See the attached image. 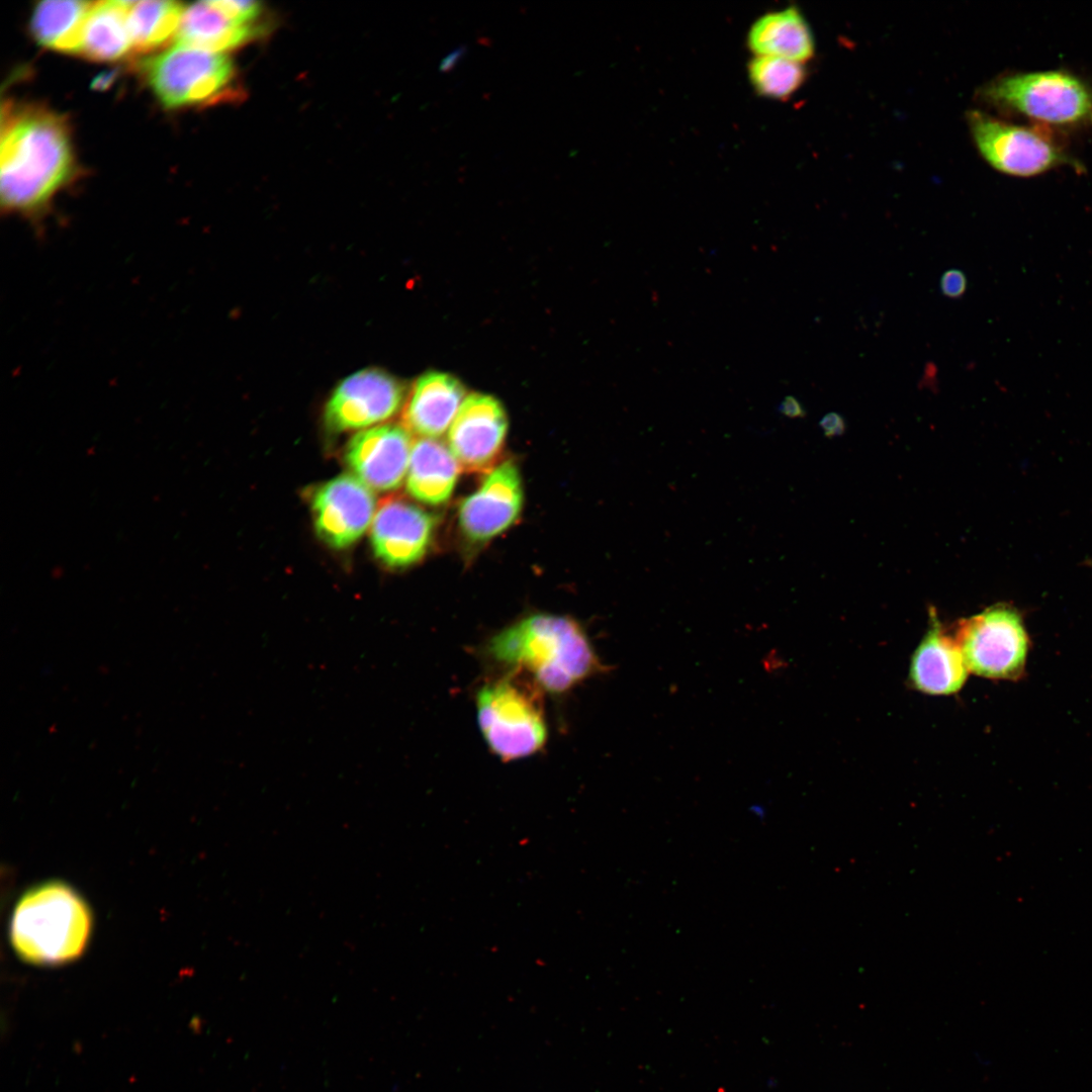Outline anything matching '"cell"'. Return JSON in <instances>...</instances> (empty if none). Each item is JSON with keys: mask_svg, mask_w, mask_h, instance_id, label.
Masks as SVG:
<instances>
[{"mask_svg": "<svg viewBox=\"0 0 1092 1092\" xmlns=\"http://www.w3.org/2000/svg\"><path fill=\"white\" fill-rule=\"evenodd\" d=\"M0 155L2 208L26 216L40 214L74 171L67 122L40 106L3 105Z\"/></svg>", "mask_w": 1092, "mask_h": 1092, "instance_id": "1", "label": "cell"}, {"mask_svg": "<svg viewBox=\"0 0 1092 1092\" xmlns=\"http://www.w3.org/2000/svg\"><path fill=\"white\" fill-rule=\"evenodd\" d=\"M484 650L493 663L521 669L556 695L607 670L582 626L568 616H527L494 634Z\"/></svg>", "mask_w": 1092, "mask_h": 1092, "instance_id": "2", "label": "cell"}, {"mask_svg": "<svg viewBox=\"0 0 1092 1092\" xmlns=\"http://www.w3.org/2000/svg\"><path fill=\"white\" fill-rule=\"evenodd\" d=\"M92 925L84 900L68 885L50 882L26 892L17 902L10 924L16 953L34 965H59L78 958Z\"/></svg>", "mask_w": 1092, "mask_h": 1092, "instance_id": "3", "label": "cell"}, {"mask_svg": "<svg viewBox=\"0 0 1092 1092\" xmlns=\"http://www.w3.org/2000/svg\"><path fill=\"white\" fill-rule=\"evenodd\" d=\"M543 692L521 669H508L477 691L478 726L487 746L500 760L528 757L545 745L548 730Z\"/></svg>", "mask_w": 1092, "mask_h": 1092, "instance_id": "4", "label": "cell"}, {"mask_svg": "<svg viewBox=\"0 0 1092 1092\" xmlns=\"http://www.w3.org/2000/svg\"><path fill=\"white\" fill-rule=\"evenodd\" d=\"M985 102L1037 124L1092 126V89L1074 74L1041 71L1002 75L979 91Z\"/></svg>", "mask_w": 1092, "mask_h": 1092, "instance_id": "5", "label": "cell"}, {"mask_svg": "<svg viewBox=\"0 0 1092 1092\" xmlns=\"http://www.w3.org/2000/svg\"><path fill=\"white\" fill-rule=\"evenodd\" d=\"M139 68L167 108L209 105L234 97L235 67L224 54L175 43L141 60Z\"/></svg>", "mask_w": 1092, "mask_h": 1092, "instance_id": "6", "label": "cell"}, {"mask_svg": "<svg viewBox=\"0 0 1092 1092\" xmlns=\"http://www.w3.org/2000/svg\"><path fill=\"white\" fill-rule=\"evenodd\" d=\"M968 123L981 156L1004 174L1031 177L1063 165L1079 167L1042 125H1018L981 110H971Z\"/></svg>", "mask_w": 1092, "mask_h": 1092, "instance_id": "7", "label": "cell"}, {"mask_svg": "<svg viewBox=\"0 0 1092 1092\" xmlns=\"http://www.w3.org/2000/svg\"><path fill=\"white\" fill-rule=\"evenodd\" d=\"M953 636L970 672L992 679H1016L1023 673L1028 636L1014 608L996 605L963 619Z\"/></svg>", "mask_w": 1092, "mask_h": 1092, "instance_id": "8", "label": "cell"}, {"mask_svg": "<svg viewBox=\"0 0 1092 1092\" xmlns=\"http://www.w3.org/2000/svg\"><path fill=\"white\" fill-rule=\"evenodd\" d=\"M508 417L493 396L467 395L448 430V447L461 470L487 474L499 463L508 433Z\"/></svg>", "mask_w": 1092, "mask_h": 1092, "instance_id": "9", "label": "cell"}, {"mask_svg": "<svg viewBox=\"0 0 1092 1092\" xmlns=\"http://www.w3.org/2000/svg\"><path fill=\"white\" fill-rule=\"evenodd\" d=\"M404 399L402 383L391 374L367 368L342 380L325 407L332 432L367 428L392 418Z\"/></svg>", "mask_w": 1092, "mask_h": 1092, "instance_id": "10", "label": "cell"}, {"mask_svg": "<svg viewBox=\"0 0 1092 1092\" xmlns=\"http://www.w3.org/2000/svg\"><path fill=\"white\" fill-rule=\"evenodd\" d=\"M370 487L353 474H342L313 493L311 511L317 536L330 547L344 549L367 530L375 516Z\"/></svg>", "mask_w": 1092, "mask_h": 1092, "instance_id": "11", "label": "cell"}, {"mask_svg": "<svg viewBox=\"0 0 1092 1092\" xmlns=\"http://www.w3.org/2000/svg\"><path fill=\"white\" fill-rule=\"evenodd\" d=\"M436 517L400 497L383 499L371 526L374 555L386 566L402 568L420 561L428 551Z\"/></svg>", "mask_w": 1092, "mask_h": 1092, "instance_id": "12", "label": "cell"}, {"mask_svg": "<svg viewBox=\"0 0 1092 1092\" xmlns=\"http://www.w3.org/2000/svg\"><path fill=\"white\" fill-rule=\"evenodd\" d=\"M519 470L512 461L499 463L459 508L462 533L472 542H485L506 531L518 519L523 506Z\"/></svg>", "mask_w": 1092, "mask_h": 1092, "instance_id": "13", "label": "cell"}, {"mask_svg": "<svg viewBox=\"0 0 1092 1092\" xmlns=\"http://www.w3.org/2000/svg\"><path fill=\"white\" fill-rule=\"evenodd\" d=\"M413 442L399 425H383L357 433L345 459L355 476L378 491L398 488L406 477Z\"/></svg>", "mask_w": 1092, "mask_h": 1092, "instance_id": "14", "label": "cell"}, {"mask_svg": "<svg viewBox=\"0 0 1092 1092\" xmlns=\"http://www.w3.org/2000/svg\"><path fill=\"white\" fill-rule=\"evenodd\" d=\"M968 673L954 636L931 613L929 627L910 660L909 684L926 695L947 696L964 687Z\"/></svg>", "mask_w": 1092, "mask_h": 1092, "instance_id": "15", "label": "cell"}, {"mask_svg": "<svg viewBox=\"0 0 1092 1092\" xmlns=\"http://www.w3.org/2000/svg\"><path fill=\"white\" fill-rule=\"evenodd\" d=\"M466 390L455 376L439 371L422 374L404 404L402 426L421 438H439L449 430Z\"/></svg>", "mask_w": 1092, "mask_h": 1092, "instance_id": "16", "label": "cell"}, {"mask_svg": "<svg viewBox=\"0 0 1092 1092\" xmlns=\"http://www.w3.org/2000/svg\"><path fill=\"white\" fill-rule=\"evenodd\" d=\"M747 47L754 56L783 58L802 64L815 53L812 30L801 11L793 6L757 18L748 31Z\"/></svg>", "mask_w": 1092, "mask_h": 1092, "instance_id": "17", "label": "cell"}, {"mask_svg": "<svg viewBox=\"0 0 1092 1092\" xmlns=\"http://www.w3.org/2000/svg\"><path fill=\"white\" fill-rule=\"evenodd\" d=\"M459 469L449 447L442 441L419 438L412 447L406 490L419 502L432 506L444 504L454 490Z\"/></svg>", "mask_w": 1092, "mask_h": 1092, "instance_id": "18", "label": "cell"}, {"mask_svg": "<svg viewBox=\"0 0 1092 1092\" xmlns=\"http://www.w3.org/2000/svg\"><path fill=\"white\" fill-rule=\"evenodd\" d=\"M262 31L251 23L236 24L210 1H200L185 8L175 40L178 44L223 54L244 46Z\"/></svg>", "mask_w": 1092, "mask_h": 1092, "instance_id": "19", "label": "cell"}, {"mask_svg": "<svg viewBox=\"0 0 1092 1092\" xmlns=\"http://www.w3.org/2000/svg\"><path fill=\"white\" fill-rule=\"evenodd\" d=\"M92 1L44 0L31 14L30 32L41 47L65 54H81L85 23Z\"/></svg>", "mask_w": 1092, "mask_h": 1092, "instance_id": "20", "label": "cell"}, {"mask_svg": "<svg viewBox=\"0 0 1092 1092\" xmlns=\"http://www.w3.org/2000/svg\"><path fill=\"white\" fill-rule=\"evenodd\" d=\"M131 1H94L87 15L81 55L91 61L112 62L132 51L128 25Z\"/></svg>", "mask_w": 1092, "mask_h": 1092, "instance_id": "21", "label": "cell"}, {"mask_svg": "<svg viewBox=\"0 0 1092 1092\" xmlns=\"http://www.w3.org/2000/svg\"><path fill=\"white\" fill-rule=\"evenodd\" d=\"M184 6L177 1H131L128 25L132 51L148 54L164 47L176 36L184 13Z\"/></svg>", "mask_w": 1092, "mask_h": 1092, "instance_id": "22", "label": "cell"}, {"mask_svg": "<svg viewBox=\"0 0 1092 1092\" xmlns=\"http://www.w3.org/2000/svg\"><path fill=\"white\" fill-rule=\"evenodd\" d=\"M748 77L758 95L785 100L802 86L806 79V69L802 63L795 61L754 56L748 64Z\"/></svg>", "mask_w": 1092, "mask_h": 1092, "instance_id": "23", "label": "cell"}, {"mask_svg": "<svg viewBox=\"0 0 1092 1092\" xmlns=\"http://www.w3.org/2000/svg\"><path fill=\"white\" fill-rule=\"evenodd\" d=\"M226 18L236 24H247L257 18L261 11V3L247 0L210 1Z\"/></svg>", "mask_w": 1092, "mask_h": 1092, "instance_id": "24", "label": "cell"}, {"mask_svg": "<svg viewBox=\"0 0 1092 1092\" xmlns=\"http://www.w3.org/2000/svg\"><path fill=\"white\" fill-rule=\"evenodd\" d=\"M968 280L965 273L959 269H950L943 273L940 279L941 292L949 298H960L966 292Z\"/></svg>", "mask_w": 1092, "mask_h": 1092, "instance_id": "25", "label": "cell"}, {"mask_svg": "<svg viewBox=\"0 0 1092 1092\" xmlns=\"http://www.w3.org/2000/svg\"><path fill=\"white\" fill-rule=\"evenodd\" d=\"M779 411L789 418H802L805 416V411L801 403L794 396H786L780 404Z\"/></svg>", "mask_w": 1092, "mask_h": 1092, "instance_id": "26", "label": "cell"}, {"mask_svg": "<svg viewBox=\"0 0 1092 1092\" xmlns=\"http://www.w3.org/2000/svg\"><path fill=\"white\" fill-rule=\"evenodd\" d=\"M465 52H466V47L465 46H460V47L454 49L453 51H451L441 61L440 67H439L440 71L446 73V72H449L450 70H452L453 67L461 59V57L465 54Z\"/></svg>", "mask_w": 1092, "mask_h": 1092, "instance_id": "27", "label": "cell"}, {"mask_svg": "<svg viewBox=\"0 0 1092 1092\" xmlns=\"http://www.w3.org/2000/svg\"><path fill=\"white\" fill-rule=\"evenodd\" d=\"M821 426L826 431H833L842 428V420L836 414H829L821 421Z\"/></svg>", "mask_w": 1092, "mask_h": 1092, "instance_id": "28", "label": "cell"}, {"mask_svg": "<svg viewBox=\"0 0 1092 1092\" xmlns=\"http://www.w3.org/2000/svg\"><path fill=\"white\" fill-rule=\"evenodd\" d=\"M114 78L113 72L100 75L92 84L93 88L105 89Z\"/></svg>", "mask_w": 1092, "mask_h": 1092, "instance_id": "29", "label": "cell"}]
</instances>
